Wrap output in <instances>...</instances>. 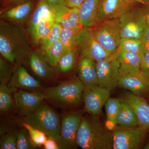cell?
I'll return each instance as SVG.
<instances>
[{
	"instance_id": "12",
	"label": "cell",
	"mask_w": 149,
	"mask_h": 149,
	"mask_svg": "<svg viewBox=\"0 0 149 149\" xmlns=\"http://www.w3.org/2000/svg\"><path fill=\"white\" fill-rule=\"evenodd\" d=\"M17 111L22 117L36 111L45 101L41 90L29 92L20 90L14 94Z\"/></svg>"
},
{
	"instance_id": "33",
	"label": "cell",
	"mask_w": 149,
	"mask_h": 149,
	"mask_svg": "<svg viewBox=\"0 0 149 149\" xmlns=\"http://www.w3.org/2000/svg\"><path fill=\"white\" fill-rule=\"evenodd\" d=\"M22 125L27 128L29 131L31 141L35 146L37 148L44 146L48 137L45 133L39 129L34 128L28 123H22Z\"/></svg>"
},
{
	"instance_id": "47",
	"label": "cell",
	"mask_w": 149,
	"mask_h": 149,
	"mask_svg": "<svg viewBox=\"0 0 149 149\" xmlns=\"http://www.w3.org/2000/svg\"><path fill=\"white\" fill-rule=\"evenodd\" d=\"M145 1H146V2L149 1V0H145Z\"/></svg>"
},
{
	"instance_id": "7",
	"label": "cell",
	"mask_w": 149,
	"mask_h": 149,
	"mask_svg": "<svg viewBox=\"0 0 149 149\" xmlns=\"http://www.w3.org/2000/svg\"><path fill=\"white\" fill-rule=\"evenodd\" d=\"M83 115L79 111L64 112L61 116L59 138L60 149H76L78 147L76 136Z\"/></svg>"
},
{
	"instance_id": "23",
	"label": "cell",
	"mask_w": 149,
	"mask_h": 149,
	"mask_svg": "<svg viewBox=\"0 0 149 149\" xmlns=\"http://www.w3.org/2000/svg\"><path fill=\"white\" fill-rule=\"evenodd\" d=\"M116 123L117 125L123 127L139 126V120L135 111L130 105L123 100H120Z\"/></svg>"
},
{
	"instance_id": "26",
	"label": "cell",
	"mask_w": 149,
	"mask_h": 149,
	"mask_svg": "<svg viewBox=\"0 0 149 149\" xmlns=\"http://www.w3.org/2000/svg\"><path fill=\"white\" fill-rule=\"evenodd\" d=\"M52 12L50 8L44 0H40L29 19L28 32L31 37L34 35L37 24L40 19Z\"/></svg>"
},
{
	"instance_id": "9",
	"label": "cell",
	"mask_w": 149,
	"mask_h": 149,
	"mask_svg": "<svg viewBox=\"0 0 149 149\" xmlns=\"http://www.w3.org/2000/svg\"><path fill=\"white\" fill-rule=\"evenodd\" d=\"M119 19L121 38L141 40L147 24L141 9L133 7Z\"/></svg>"
},
{
	"instance_id": "17",
	"label": "cell",
	"mask_w": 149,
	"mask_h": 149,
	"mask_svg": "<svg viewBox=\"0 0 149 149\" xmlns=\"http://www.w3.org/2000/svg\"><path fill=\"white\" fill-rule=\"evenodd\" d=\"M123 100L133 108L138 118L139 126L149 130V104L142 96L130 92L124 95Z\"/></svg>"
},
{
	"instance_id": "18",
	"label": "cell",
	"mask_w": 149,
	"mask_h": 149,
	"mask_svg": "<svg viewBox=\"0 0 149 149\" xmlns=\"http://www.w3.org/2000/svg\"><path fill=\"white\" fill-rule=\"evenodd\" d=\"M118 86L130 91L134 95L141 96L146 93L149 83L140 72L121 73Z\"/></svg>"
},
{
	"instance_id": "40",
	"label": "cell",
	"mask_w": 149,
	"mask_h": 149,
	"mask_svg": "<svg viewBox=\"0 0 149 149\" xmlns=\"http://www.w3.org/2000/svg\"><path fill=\"white\" fill-rule=\"evenodd\" d=\"M84 1L85 0H64V2L65 5L69 7L79 8Z\"/></svg>"
},
{
	"instance_id": "8",
	"label": "cell",
	"mask_w": 149,
	"mask_h": 149,
	"mask_svg": "<svg viewBox=\"0 0 149 149\" xmlns=\"http://www.w3.org/2000/svg\"><path fill=\"white\" fill-rule=\"evenodd\" d=\"M76 49L80 57L88 58L98 62L110 55L96 39L92 27H83L78 34Z\"/></svg>"
},
{
	"instance_id": "25",
	"label": "cell",
	"mask_w": 149,
	"mask_h": 149,
	"mask_svg": "<svg viewBox=\"0 0 149 149\" xmlns=\"http://www.w3.org/2000/svg\"><path fill=\"white\" fill-rule=\"evenodd\" d=\"M77 54L76 49L63 52L55 68L56 73L65 74L71 71L76 64Z\"/></svg>"
},
{
	"instance_id": "5",
	"label": "cell",
	"mask_w": 149,
	"mask_h": 149,
	"mask_svg": "<svg viewBox=\"0 0 149 149\" xmlns=\"http://www.w3.org/2000/svg\"><path fill=\"white\" fill-rule=\"evenodd\" d=\"M92 28L96 39L107 52L111 55L117 52L121 39L119 19L102 22Z\"/></svg>"
},
{
	"instance_id": "22",
	"label": "cell",
	"mask_w": 149,
	"mask_h": 149,
	"mask_svg": "<svg viewBox=\"0 0 149 149\" xmlns=\"http://www.w3.org/2000/svg\"><path fill=\"white\" fill-rule=\"evenodd\" d=\"M120 64V74L140 72L143 55L118 49L116 52Z\"/></svg>"
},
{
	"instance_id": "44",
	"label": "cell",
	"mask_w": 149,
	"mask_h": 149,
	"mask_svg": "<svg viewBox=\"0 0 149 149\" xmlns=\"http://www.w3.org/2000/svg\"><path fill=\"white\" fill-rule=\"evenodd\" d=\"M144 149H149V141L146 144V146L144 147Z\"/></svg>"
},
{
	"instance_id": "16",
	"label": "cell",
	"mask_w": 149,
	"mask_h": 149,
	"mask_svg": "<svg viewBox=\"0 0 149 149\" xmlns=\"http://www.w3.org/2000/svg\"><path fill=\"white\" fill-rule=\"evenodd\" d=\"M51 10L53 13L55 22L60 24L63 28L83 26L80 23L79 8L69 7L64 1Z\"/></svg>"
},
{
	"instance_id": "1",
	"label": "cell",
	"mask_w": 149,
	"mask_h": 149,
	"mask_svg": "<svg viewBox=\"0 0 149 149\" xmlns=\"http://www.w3.org/2000/svg\"><path fill=\"white\" fill-rule=\"evenodd\" d=\"M32 51L29 37L21 24L1 19V56L12 64L18 65L25 60Z\"/></svg>"
},
{
	"instance_id": "46",
	"label": "cell",
	"mask_w": 149,
	"mask_h": 149,
	"mask_svg": "<svg viewBox=\"0 0 149 149\" xmlns=\"http://www.w3.org/2000/svg\"><path fill=\"white\" fill-rule=\"evenodd\" d=\"M8 1H15V0H7Z\"/></svg>"
},
{
	"instance_id": "45",
	"label": "cell",
	"mask_w": 149,
	"mask_h": 149,
	"mask_svg": "<svg viewBox=\"0 0 149 149\" xmlns=\"http://www.w3.org/2000/svg\"><path fill=\"white\" fill-rule=\"evenodd\" d=\"M146 93H148V97H149V87L148 88V90H147Z\"/></svg>"
},
{
	"instance_id": "41",
	"label": "cell",
	"mask_w": 149,
	"mask_h": 149,
	"mask_svg": "<svg viewBox=\"0 0 149 149\" xmlns=\"http://www.w3.org/2000/svg\"><path fill=\"white\" fill-rule=\"evenodd\" d=\"M51 9L64 1V0H44Z\"/></svg>"
},
{
	"instance_id": "20",
	"label": "cell",
	"mask_w": 149,
	"mask_h": 149,
	"mask_svg": "<svg viewBox=\"0 0 149 149\" xmlns=\"http://www.w3.org/2000/svg\"><path fill=\"white\" fill-rule=\"evenodd\" d=\"M9 87L29 91H40L42 85L39 80L32 76L27 70L22 65L14 70L12 77L8 84Z\"/></svg>"
},
{
	"instance_id": "13",
	"label": "cell",
	"mask_w": 149,
	"mask_h": 149,
	"mask_svg": "<svg viewBox=\"0 0 149 149\" xmlns=\"http://www.w3.org/2000/svg\"><path fill=\"white\" fill-rule=\"evenodd\" d=\"M12 5L1 11V19L21 24L29 19L35 8V0H15Z\"/></svg>"
},
{
	"instance_id": "43",
	"label": "cell",
	"mask_w": 149,
	"mask_h": 149,
	"mask_svg": "<svg viewBox=\"0 0 149 149\" xmlns=\"http://www.w3.org/2000/svg\"><path fill=\"white\" fill-rule=\"evenodd\" d=\"M130 1H132L134 3H140L143 5H145L146 3L145 0H130Z\"/></svg>"
},
{
	"instance_id": "37",
	"label": "cell",
	"mask_w": 149,
	"mask_h": 149,
	"mask_svg": "<svg viewBox=\"0 0 149 149\" xmlns=\"http://www.w3.org/2000/svg\"><path fill=\"white\" fill-rule=\"evenodd\" d=\"M140 72L149 83V50L146 51L142 56Z\"/></svg>"
},
{
	"instance_id": "6",
	"label": "cell",
	"mask_w": 149,
	"mask_h": 149,
	"mask_svg": "<svg viewBox=\"0 0 149 149\" xmlns=\"http://www.w3.org/2000/svg\"><path fill=\"white\" fill-rule=\"evenodd\" d=\"M111 131L113 149H139L143 145L148 130L140 126L134 127L116 126Z\"/></svg>"
},
{
	"instance_id": "19",
	"label": "cell",
	"mask_w": 149,
	"mask_h": 149,
	"mask_svg": "<svg viewBox=\"0 0 149 149\" xmlns=\"http://www.w3.org/2000/svg\"><path fill=\"white\" fill-rule=\"evenodd\" d=\"M78 78L85 88L99 85L97 62L88 58L80 57L77 66Z\"/></svg>"
},
{
	"instance_id": "10",
	"label": "cell",
	"mask_w": 149,
	"mask_h": 149,
	"mask_svg": "<svg viewBox=\"0 0 149 149\" xmlns=\"http://www.w3.org/2000/svg\"><path fill=\"white\" fill-rule=\"evenodd\" d=\"M116 53L97 62L98 85L111 91L118 85L120 75V63Z\"/></svg>"
},
{
	"instance_id": "30",
	"label": "cell",
	"mask_w": 149,
	"mask_h": 149,
	"mask_svg": "<svg viewBox=\"0 0 149 149\" xmlns=\"http://www.w3.org/2000/svg\"><path fill=\"white\" fill-rule=\"evenodd\" d=\"M62 28L60 24L55 22L50 31L40 41L38 45L40 46V49L46 52L58 42Z\"/></svg>"
},
{
	"instance_id": "15",
	"label": "cell",
	"mask_w": 149,
	"mask_h": 149,
	"mask_svg": "<svg viewBox=\"0 0 149 149\" xmlns=\"http://www.w3.org/2000/svg\"><path fill=\"white\" fill-rule=\"evenodd\" d=\"M26 58L29 68L37 80L49 81L53 79L54 69L48 63L45 52L40 49L32 51Z\"/></svg>"
},
{
	"instance_id": "36",
	"label": "cell",
	"mask_w": 149,
	"mask_h": 149,
	"mask_svg": "<svg viewBox=\"0 0 149 149\" xmlns=\"http://www.w3.org/2000/svg\"><path fill=\"white\" fill-rule=\"evenodd\" d=\"M17 131H11L3 134L0 140V149H17Z\"/></svg>"
},
{
	"instance_id": "32",
	"label": "cell",
	"mask_w": 149,
	"mask_h": 149,
	"mask_svg": "<svg viewBox=\"0 0 149 149\" xmlns=\"http://www.w3.org/2000/svg\"><path fill=\"white\" fill-rule=\"evenodd\" d=\"M45 52L48 63L55 69L63 53V47L60 41L56 43Z\"/></svg>"
},
{
	"instance_id": "4",
	"label": "cell",
	"mask_w": 149,
	"mask_h": 149,
	"mask_svg": "<svg viewBox=\"0 0 149 149\" xmlns=\"http://www.w3.org/2000/svg\"><path fill=\"white\" fill-rule=\"evenodd\" d=\"M22 123H28L34 128L43 131L47 137L54 138L58 141L61 118L52 107L45 102L36 111L23 117Z\"/></svg>"
},
{
	"instance_id": "42",
	"label": "cell",
	"mask_w": 149,
	"mask_h": 149,
	"mask_svg": "<svg viewBox=\"0 0 149 149\" xmlns=\"http://www.w3.org/2000/svg\"><path fill=\"white\" fill-rule=\"evenodd\" d=\"M143 8H141L147 22L149 24V1L146 2L144 5Z\"/></svg>"
},
{
	"instance_id": "39",
	"label": "cell",
	"mask_w": 149,
	"mask_h": 149,
	"mask_svg": "<svg viewBox=\"0 0 149 149\" xmlns=\"http://www.w3.org/2000/svg\"><path fill=\"white\" fill-rule=\"evenodd\" d=\"M141 40L143 44L145 52L149 50V24L148 22Z\"/></svg>"
},
{
	"instance_id": "38",
	"label": "cell",
	"mask_w": 149,
	"mask_h": 149,
	"mask_svg": "<svg viewBox=\"0 0 149 149\" xmlns=\"http://www.w3.org/2000/svg\"><path fill=\"white\" fill-rule=\"evenodd\" d=\"M43 146L44 149H60L58 141L52 137H47V141Z\"/></svg>"
},
{
	"instance_id": "11",
	"label": "cell",
	"mask_w": 149,
	"mask_h": 149,
	"mask_svg": "<svg viewBox=\"0 0 149 149\" xmlns=\"http://www.w3.org/2000/svg\"><path fill=\"white\" fill-rule=\"evenodd\" d=\"M111 90L98 86L85 88L82 93V100L84 109L89 114L98 116L110 97Z\"/></svg>"
},
{
	"instance_id": "34",
	"label": "cell",
	"mask_w": 149,
	"mask_h": 149,
	"mask_svg": "<svg viewBox=\"0 0 149 149\" xmlns=\"http://www.w3.org/2000/svg\"><path fill=\"white\" fill-rule=\"evenodd\" d=\"M13 65L0 57V83L1 85H8L13 75Z\"/></svg>"
},
{
	"instance_id": "21",
	"label": "cell",
	"mask_w": 149,
	"mask_h": 149,
	"mask_svg": "<svg viewBox=\"0 0 149 149\" xmlns=\"http://www.w3.org/2000/svg\"><path fill=\"white\" fill-rule=\"evenodd\" d=\"M101 0H85L79 8L80 24L93 27L96 24L97 14Z\"/></svg>"
},
{
	"instance_id": "31",
	"label": "cell",
	"mask_w": 149,
	"mask_h": 149,
	"mask_svg": "<svg viewBox=\"0 0 149 149\" xmlns=\"http://www.w3.org/2000/svg\"><path fill=\"white\" fill-rule=\"evenodd\" d=\"M118 49L141 55L145 52L142 40L137 38H121Z\"/></svg>"
},
{
	"instance_id": "28",
	"label": "cell",
	"mask_w": 149,
	"mask_h": 149,
	"mask_svg": "<svg viewBox=\"0 0 149 149\" xmlns=\"http://www.w3.org/2000/svg\"><path fill=\"white\" fill-rule=\"evenodd\" d=\"M83 26L75 28H62L60 41L63 47V52L76 49V41Z\"/></svg>"
},
{
	"instance_id": "2",
	"label": "cell",
	"mask_w": 149,
	"mask_h": 149,
	"mask_svg": "<svg viewBox=\"0 0 149 149\" xmlns=\"http://www.w3.org/2000/svg\"><path fill=\"white\" fill-rule=\"evenodd\" d=\"M78 147L83 149H113L111 130L102 124L98 116H83L76 136Z\"/></svg>"
},
{
	"instance_id": "35",
	"label": "cell",
	"mask_w": 149,
	"mask_h": 149,
	"mask_svg": "<svg viewBox=\"0 0 149 149\" xmlns=\"http://www.w3.org/2000/svg\"><path fill=\"white\" fill-rule=\"evenodd\" d=\"M37 148L31 141L28 130L22 126L17 131V149H35Z\"/></svg>"
},
{
	"instance_id": "14",
	"label": "cell",
	"mask_w": 149,
	"mask_h": 149,
	"mask_svg": "<svg viewBox=\"0 0 149 149\" xmlns=\"http://www.w3.org/2000/svg\"><path fill=\"white\" fill-rule=\"evenodd\" d=\"M134 3L130 0H101L96 24L105 20L119 19L133 8Z\"/></svg>"
},
{
	"instance_id": "24",
	"label": "cell",
	"mask_w": 149,
	"mask_h": 149,
	"mask_svg": "<svg viewBox=\"0 0 149 149\" xmlns=\"http://www.w3.org/2000/svg\"><path fill=\"white\" fill-rule=\"evenodd\" d=\"M55 22L52 12L43 17L40 19L37 24L35 33L31 37L34 45H39L40 41L50 31Z\"/></svg>"
},
{
	"instance_id": "27",
	"label": "cell",
	"mask_w": 149,
	"mask_h": 149,
	"mask_svg": "<svg viewBox=\"0 0 149 149\" xmlns=\"http://www.w3.org/2000/svg\"><path fill=\"white\" fill-rule=\"evenodd\" d=\"M17 88L9 87L8 85H0V111L7 112L15 107L14 95Z\"/></svg>"
},
{
	"instance_id": "29",
	"label": "cell",
	"mask_w": 149,
	"mask_h": 149,
	"mask_svg": "<svg viewBox=\"0 0 149 149\" xmlns=\"http://www.w3.org/2000/svg\"><path fill=\"white\" fill-rule=\"evenodd\" d=\"M120 100L116 98L110 97L105 104L108 129L113 130L117 125L116 119L120 107Z\"/></svg>"
},
{
	"instance_id": "3",
	"label": "cell",
	"mask_w": 149,
	"mask_h": 149,
	"mask_svg": "<svg viewBox=\"0 0 149 149\" xmlns=\"http://www.w3.org/2000/svg\"><path fill=\"white\" fill-rule=\"evenodd\" d=\"M85 87L78 77L65 81L53 87L41 89L45 100L63 109L80 106Z\"/></svg>"
}]
</instances>
